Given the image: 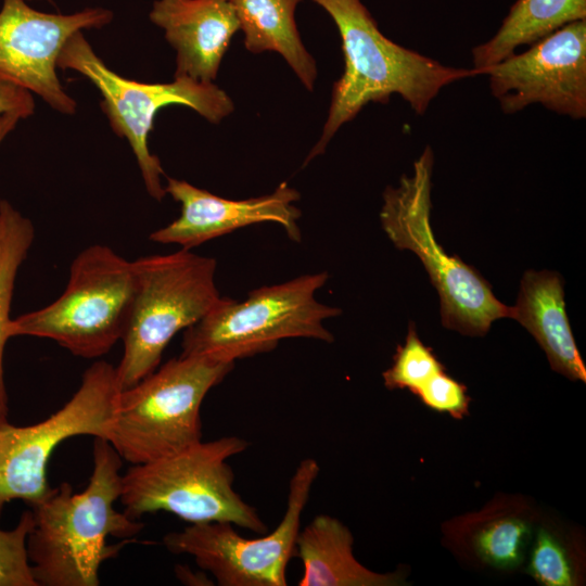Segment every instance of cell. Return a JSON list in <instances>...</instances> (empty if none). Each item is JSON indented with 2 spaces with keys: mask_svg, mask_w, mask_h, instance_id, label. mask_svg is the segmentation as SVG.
Segmentation results:
<instances>
[{
  "mask_svg": "<svg viewBox=\"0 0 586 586\" xmlns=\"http://www.w3.org/2000/svg\"><path fill=\"white\" fill-rule=\"evenodd\" d=\"M123 459L95 437L93 470L85 491L67 482L31 507L26 548L37 586H98L103 561L117 555L143 524L114 508L122 493Z\"/></svg>",
  "mask_w": 586,
  "mask_h": 586,
  "instance_id": "cell-1",
  "label": "cell"
},
{
  "mask_svg": "<svg viewBox=\"0 0 586 586\" xmlns=\"http://www.w3.org/2000/svg\"><path fill=\"white\" fill-rule=\"evenodd\" d=\"M313 1L326 10L339 29L344 72L334 82L321 137L305 165L322 154L341 126L368 103H386L398 94L416 114L423 115L444 87L479 75L473 67L444 65L386 38L360 0Z\"/></svg>",
  "mask_w": 586,
  "mask_h": 586,
  "instance_id": "cell-2",
  "label": "cell"
},
{
  "mask_svg": "<svg viewBox=\"0 0 586 586\" xmlns=\"http://www.w3.org/2000/svg\"><path fill=\"white\" fill-rule=\"evenodd\" d=\"M247 446L245 440L229 435L132 464L122 475L123 512L137 520L164 511L190 524L229 522L265 533L267 526L257 510L235 492L234 473L227 462Z\"/></svg>",
  "mask_w": 586,
  "mask_h": 586,
  "instance_id": "cell-3",
  "label": "cell"
},
{
  "mask_svg": "<svg viewBox=\"0 0 586 586\" xmlns=\"http://www.w3.org/2000/svg\"><path fill=\"white\" fill-rule=\"evenodd\" d=\"M234 362L180 355L130 387L115 404L110 444L131 464L153 461L202 441L201 406Z\"/></svg>",
  "mask_w": 586,
  "mask_h": 586,
  "instance_id": "cell-4",
  "label": "cell"
},
{
  "mask_svg": "<svg viewBox=\"0 0 586 586\" xmlns=\"http://www.w3.org/2000/svg\"><path fill=\"white\" fill-rule=\"evenodd\" d=\"M434 154L426 146L413 163L412 176L387 187L380 212L381 226L399 250L422 262L441 301L442 324L464 335L483 336L492 323L509 317L510 307L493 294L491 284L457 256L446 254L431 227Z\"/></svg>",
  "mask_w": 586,
  "mask_h": 586,
  "instance_id": "cell-5",
  "label": "cell"
},
{
  "mask_svg": "<svg viewBox=\"0 0 586 586\" xmlns=\"http://www.w3.org/2000/svg\"><path fill=\"white\" fill-rule=\"evenodd\" d=\"M135 295L116 368L122 390L153 372L171 339L201 320L221 298L217 263L181 249L132 262Z\"/></svg>",
  "mask_w": 586,
  "mask_h": 586,
  "instance_id": "cell-6",
  "label": "cell"
},
{
  "mask_svg": "<svg viewBox=\"0 0 586 586\" xmlns=\"http://www.w3.org/2000/svg\"><path fill=\"white\" fill-rule=\"evenodd\" d=\"M326 271L265 285L238 302L221 297L183 332L181 355H208L235 362L275 349L283 339L333 342L324 326L341 309L318 302L315 293L328 280Z\"/></svg>",
  "mask_w": 586,
  "mask_h": 586,
  "instance_id": "cell-7",
  "label": "cell"
},
{
  "mask_svg": "<svg viewBox=\"0 0 586 586\" xmlns=\"http://www.w3.org/2000/svg\"><path fill=\"white\" fill-rule=\"evenodd\" d=\"M135 288L132 262L109 246L91 245L73 260L61 296L11 319L9 335L46 337L75 356L100 357L123 339Z\"/></svg>",
  "mask_w": 586,
  "mask_h": 586,
  "instance_id": "cell-8",
  "label": "cell"
},
{
  "mask_svg": "<svg viewBox=\"0 0 586 586\" xmlns=\"http://www.w3.org/2000/svg\"><path fill=\"white\" fill-rule=\"evenodd\" d=\"M56 65L76 71L97 87L102 97V111L113 131L128 141L145 189L156 201L166 195L161 181L164 175L161 161L148 146L156 113L167 105L180 104L218 124L234 110L231 98L214 82L175 77L171 82L146 84L122 77L97 55L82 31L66 41Z\"/></svg>",
  "mask_w": 586,
  "mask_h": 586,
  "instance_id": "cell-9",
  "label": "cell"
},
{
  "mask_svg": "<svg viewBox=\"0 0 586 586\" xmlns=\"http://www.w3.org/2000/svg\"><path fill=\"white\" fill-rule=\"evenodd\" d=\"M120 390L116 368L100 360L84 372L71 399L47 419L16 426L0 416V517L11 500L33 507L51 493L48 463L63 441L79 435L107 441Z\"/></svg>",
  "mask_w": 586,
  "mask_h": 586,
  "instance_id": "cell-10",
  "label": "cell"
},
{
  "mask_svg": "<svg viewBox=\"0 0 586 586\" xmlns=\"http://www.w3.org/2000/svg\"><path fill=\"white\" fill-rule=\"evenodd\" d=\"M319 472L314 458L298 463L290 480L284 514L264 537L245 538L229 522H206L168 533L164 545L170 552L191 556L220 586H285L301 518Z\"/></svg>",
  "mask_w": 586,
  "mask_h": 586,
  "instance_id": "cell-11",
  "label": "cell"
},
{
  "mask_svg": "<svg viewBox=\"0 0 586 586\" xmlns=\"http://www.w3.org/2000/svg\"><path fill=\"white\" fill-rule=\"evenodd\" d=\"M506 114L540 103L574 119L586 117V20L569 23L486 68Z\"/></svg>",
  "mask_w": 586,
  "mask_h": 586,
  "instance_id": "cell-12",
  "label": "cell"
},
{
  "mask_svg": "<svg viewBox=\"0 0 586 586\" xmlns=\"http://www.w3.org/2000/svg\"><path fill=\"white\" fill-rule=\"evenodd\" d=\"M112 18L113 13L102 8L64 15L37 11L25 0H3L0 79L39 95L62 114L73 115L77 104L58 78V58L74 34L102 28Z\"/></svg>",
  "mask_w": 586,
  "mask_h": 586,
  "instance_id": "cell-13",
  "label": "cell"
},
{
  "mask_svg": "<svg viewBox=\"0 0 586 586\" xmlns=\"http://www.w3.org/2000/svg\"><path fill=\"white\" fill-rule=\"evenodd\" d=\"M168 193L180 204V215L167 226L152 232L150 240L163 244H178L190 250L237 229L273 222L280 225L288 237L302 240L297 226L301 211L294 205L300 193L286 182L262 196L229 200L175 178H167Z\"/></svg>",
  "mask_w": 586,
  "mask_h": 586,
  "instance_id": "cell-14",
  "label": "cell"
},
{
  "mask_svg": "<svg viewBox=\"0 0 586 586\" xmlns=\"http://www.w3.org/2000/svg\"><path fill=\"white\" fill-rule=\"evenodd\" d=\"M150 20L176 51L175 77L206 84L216 79L240 28L230 0H156Z\"/></svg>",
  "mask_w": 586,
  "mask_h": 586,
  "instance_id": "cell-15",
  "label": "cell"
},
{
  "mask_svg": "<svg viewBox=\"0 0 586 586\" xmlns=\"http://www.w3.org/2000/svg\"><path fill=\"white\" fill-rule=\"evenodd\" d=\"M509 318L535 337L553 371L572 381H586V368L571 331L559 273L527 270Z\"/></svg>",
  "mask_w": 586,
  "mask_h": 586,
  "instance_id": "cell-16",
  "label": "cell"
},
{
  "mask_svg": "<svg viewBox=\"0 0 586 586\" xmlns=\"http://www.w3.org/2000/svg\"><path fill=\"white\" fill-rule=\"evenodd\" d=\"M354 537L339 519L316 515L296 538L295 556L303 563L300 586H394L402 573H377L358 562L353 553Z\"/></svg>",
  "mask_w": 586,
  "mask_h": 586,
  "instance_id": "cell-17",
  "label": "cell"
},
{
  "mask_svg": "<svg viewBox=\"0 0 586 586\" xmlns=\"http://www.w3.org/2000/svg\"><path fill=\"white\" fill-rule=\"evenodd\" d=\"M244 46L253 53L275 51L281 54L308 91L317 77L316 62L302 42L295 23L301 0H230Z\"/></svg>",
  "mask_w": 586,
  "mask_h": 586,
  "instance_id": "cell-18",
  "label": "cell"
},
{
  "mask_svg": "<svg viewBox=\"0 0 586 586\" xmlns=\"http://www.w3.org/2000/svg\"><path fill=\"white\" fill-rule=\"evenodd\" d=\"M586 20V0H517L497 33L472 49L473 68L482 75L489 66L533 44L562 26Z\"/></svg>",
  "mask_w": 586,
  "mask_h": 586,
  "instance_id": "cell-19",
  "label": "cell"
},
{
  "mask_svg": "<svg viewBox=\"0 0 586 586\" xmlns=\"http://www.w3.org/2000/svg\"><path fill=\"white\" fill-rule=\"evenodd\" d=\"M31 221L8 201H0V416H8L3 353L10 339V308L17 270L34 240Z\"/></svg>",
  "mask_w": 586,
  "mask_h": 586,
  "instance_id": "cell-20",
  "label": "cell"
},
{
  "mask_svg": "<svg viewBox=\"0 0 586 586\" xmlns=\"http://www.w3.org/2000/svg\"><path fill=\"white\" fill-rule=\"evenodd\" d=\"M443 370V365L421 342L415 324L410 322L405 344L397 347L393 365L382 377L388 390H409L416 394L432 377Z\"/></svg>",
  "mask_w": 586,
  "mask_h": 586,
  "instance_id": "cell-21",
  "label": "cell"
},
{
  "mask_svg": "<svg viewBox=\"0 0 586 586\" xmlns=\"http://www.w3.org/2000/svg\"><path fill=\"white\" fill-rule=\"evenodd\" d=\"M528 534L526 522L505 518L483 527L474 537V547L486 563L511 569L522 562Z\"/></svg>",
  "mask_w": 586,
  "mask_h": 586,
  "instance_id": "cell-22",
  "label": "cell"
},
{
  "mask_svg": "<svg viewBox=\"0 0 586 586\" xmlns=\"http://www.w3.org/2000/svg\"><path fill=\"white\" fill-rule=\"evenodd\" d=\"M33 525V512L27 510L14 528H0V586H37L26 548Z\"/></svg>",
  "mask_w": 586,
  "mask_h": 586,
  "instance_id": "cell-23",
  "label": "cell"
},
{
  "mask_svg": "<svg viewBox=\"0 0 586 586\" xmlns=\"http://www.w3.org/2000/svg\"><path fill=\"white\" fill-rule=\"evenodd\" d=\"M528 571L543 585L572 586L575 584L574 572L564 548L545 530H540L537 534Z\"/></svg>",
  "mask_w": 586,
  "mask_h": 586,
  "instance_id": "cell-24",
  "label": "cell"
},
{
  "mask_svg": "<svg viewBox=\"0 0 586 586\" xmlns=\"http://www.w3.org/2000/svg\"><path fill=\"white\" fill-rule=\"evenodd\" d=\"M416 395L431 409L461 418L468 412L469 398L466 387L440 371L422 385Z\"/></svg>",
  "mask_w": 586,
  "mask_h": 586,
  "instance_id": "cell-25",
  "label": "cell"
},
{
  "mask_svg": "<svg viewBox=\"0 0 586 586\" xmlns=\"http://www.w3.org/2000/svg\"><path fill=\"white\" fill-rule=\"evenodd\" d=\"M35 101L29 91L0 79V114L17 113L23 119L34 114Z\"/></svg>",
  "mask_w": 586,
  "mask_h": 586,
  "instance_id": "cell-26",
  "label": "cell"
},
{
  "mask_svg": "<svg viewBox=\"0 0 586 586\" xmlns=\"http://www.w3.org/2000/svg\"><path fill=\"white\" fill-rule=\"evenodd\" d=\"M23 117L17 113L0 114V144Z\"/></svg>",
  "mask_w": 586,
  "mask_h": 586,
  "instance_id": "cell-27",
  "label": "cell"
},
{
  "mask_svg": "<svg viewBox=\"0 0 586 586\" xmlns=\"http://www.w3.org/2000/svg\"><path fill=\"white\" fill-rule=\"evenodd\" d=\"M48 1H51V0H48Z\"/></svg>",
  "mask_w": 586,
  "mask_h": 586,
  "instance_id": "cell-28",
  "label": "cell"
}]
</instances>
